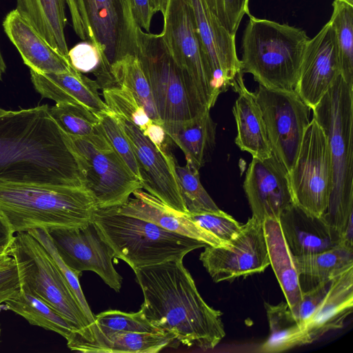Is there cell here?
<instances>
[{
  "label": "cell",
  "instance_id": "6da1fadb",
  "mask_svg": "<svg viewBox=\"0 0 353 353\" xmlns=\"http://www.w3.org/2000/svg\"><path fill=\"white\" fill-rule=\"evenodd\" d=\"M0 180L82 186L68 136L47 104L19 110L0 108Z\"/></svg>",
  "mask_w": 353,
  "mask_h": 353
},
{
  "label": "cell",
  "instance_id": "7a4b0ae2",
  "mask_svg": "<svg viewBox=\"0 0 353 353\" xmlns=\"http://www.w3.org/2000/svg\"><path fill=\"white\" fill-rule=\"evenodd\" d=\"M134 272L143 294L139 311L159 331L203 350L214 348L225 337L222 312L203 300L183 260Z\"/></svg>",
  "mask_w": 353,
  "mask_h": 353
},
{
  "label": "cell",
  "instance_id": "3957f363",
  "mask_svg": "<svg viewBox=\"0 0 353 353\" xmlns=\"http://www.w3.org/2000/svg\"><path fill=\"white\" fill-rule=\"evenodd\" d=\"M328 139L332 184L323 218L353 248V84L339 75L312 109Z\"/></svg>",
  "mask_w": 353,
  "mask_h": 353
},
{
  "label": "cell",
  "instance_id": "277c9868",
  "mask_svg": "<svg viewBox=\"0 0 353 353\" xmlns=\"http://www.w3.org/2000/svg\"><path fill=\"white\" fill-rule=\"evenodd\" d=\"M97 208L83 186L0 180V212L17 233L81 226L92 221Z\"/></svg>",
  "mask_w": 353,
  "mask_h": 353
},
{
  "label": "cell",
  "instance_id": "5b68a950",
  "mask_svg": "<svg viewBox=\"0 0 353 353\" xmlns=\"http://www.w3.org/2000/svg\"><path fill=\"white\" fill-rule=\"evenodd\" d=\"M242 38L243 73L267 88L294 90L307 43L306 32L250 14Z\"/></svg>",
  "mask_w": 353,
  "mask_h": 353
},
{
  "label": "cell",
  "instance_id": "8992f818",
  "mask_svg": "<svg viewBox=\"0 0 353 353\" xmlns=\"http://www.w3.org/2000/svg\"><path fill=\"white\" fill-rule=\"evenodd\" d=\"M92 221L112 249L114 257L125 261L133 270L183 260L190 252L207 245L150 221L121 214L117 207L97 208Z\"/></svg>",
  "mask_w": 353,
  "mask_h": 353
},
{
  "label": "cell",
  "instance_id": "52a82bcc",
  "mask_svg": "<svg viewBox=\"0 0 353 353\" xmlns=\"http://www.w3.org/2000/svg\"><path fill=\"white\" fill-rule=\"evenodd\" d=\"M76 34L92 43L103 63L110 66L137 55V29L131 0H65Z\"/></svg>",
  "mask_w": 353,
  "mask_h": 353
},
{
  "label": "cell",
  "instance_id": "ba28073f",
  "mask_svg": "<svg viewBox=\"0 0 353 353\" xmlns=\"http://www.w3.org/2000/svg\"><path fill=\"white\" fill-rule=\"evenodd\" d=\"M9 253L17 267L21 288L39 297L81 331L90 323L43 246L28 232H17Z\"/></svg>",
  "mask_w": 353,
  "mask_h": 353
},
{
  "label": "cell",
  "instance_id": "9c48e42d",
  "mask_svg": "<svg viewBox=\"0 0 353 353\" xmlns=\"http://www.w3.org/2000/svg\"><path fill=\"white\" fill-rule=\"evenodd\" d=\"M162 122L189 119L205 110L190 92L184 74L159 34L137 29V53Z\"/></svg>",
  "mask_w": 353,
  "mask_h": 353
},
{
  "label": "cell",
  "instance_id": "30bf717a",
  "mask_svg": "<svg viewBox=\"0 0 353 353\" xmlns=\"http://www.w3.org/2000/svg\"><path fill=\"white\" fill-rule=\"evenodd\" d=\"M170 54L183 71L196 101L210 110L219 97L190 10L183 0H170L160 34Z\"/></svg>",
  "mask_w": 353,
  "mask_h": 353
},
{
  "label": "cell",
  "instance_id": "8fae6325",
  "mask_svg": "<svg viewBox=\"0 0 353 353\" xmlns=\"http://www.w3.org/2000/svg\"><path fill=\"white\" fill-rule=\"evenodd\" d=\"M288 177L293 204L308 214L323 216L330 193L332 164L327 137L314 117Z\"/></svg>",
  "mask_w": 353,
  "mask_h": 353
},
{
  "label": "cell",
  "instance_id": "7c38bea8",
  "mask_svg": "<svg viewBox=\"0 0 353 353\" xmlns=\"http://www.w3.org/2000/svg\"><path fill=\"white\" fill-rule=\"evenodd\" d=\"M67 136L81 185L93 196L98 208L120 206L136 190L142 189L112 146L101 148L83 138Z\"/></svg>",
  "mask_w": 353,
  "mask_h": 353
},
{
  "label": "cell",
  "instance_id": "4fadbf2b",
  "mask_svg": "<svg viewBox=\"0 0 353 353\" xmlns=\"http://www.w3.org/2000/svg\"><path fill=\"white\" fill-rule=\"evenodd\" d=\"M254 93L272 154L289 172L310 121V108L294 90L272 89L259 85Z\"/></svg>",
  "mask_w": 353,
  "mask_h": 353
},
{
  "label": "cell",
  "instance_id": "5bb4252c",
  "mask_svg": "<svg viewBox=\"0 0 353 353\" xmlns=\"http://www.w3.org/2000/svg\"><path fill=\"white\" fill-rule=\"evenodd\" d=\"M199 260L215 283L263 272L270 264L263 222L251 216L228 245H206Z\"/></svg>",
  "mask_w": 353,
  "mask_h": 353
},
{
  "label": "cell",
  "instance_id": "9a60e30c",
  "mask_svg": "<svg viewBox=\"0 0 353 353\" xmlns=\"http://www.w3.org/2000/svg\"><path fill=\"white\" fill-rule=\"evenodd\" d=\"M48 232L59 255L70 268L81 272H94L110 288L117 292L120 291L123 279L112 263L114 253L93 221Z\"/></svg>",
  "mask_w": 353,
  "mask_h": 353
},
{
  "label": "cell",
  "instance_id": "2e32d148",
  "mask_svg": "<svg viewBox=\"0 0 353 353\" xmlns=\"http://www.w3.org/2000/svg\"><path fill=\"white\" fill-rule=\"evenodd\" d=\"M116 117L132 148L142 188L172 209L188 213L176 173L174 157L166 150H159L132 123Z\"/></svg>",
  "mask_w": 353,
  "mask_h": 353
},
{
  "label": "cell",
  "instance_id": "e0dca14e",
  "mask_svg": "<svg viewBox=\"0 0 353 353\" xmlns=\"http://www.w3.org/2000/svg\"><path fill=\"white\" fill-rule=\"evenodd\" d=\"M188 5L210 68L214 87L220 94L241 71L235 35L219 23L205 0H183Z\"/></svg>",
  "mask_w": 353,
  "mask_h": 353
},
{
  "label": "cell",
  "instance_id": "ac0fdd59",
  "mask_svg": "<svg viewBox=\"0 0 353 353\" xmlns=\"http://www.w3.org/2000/svg\"><path fill=\"white\" fill-rule=\"evenodd\" d=\"M243 189L252 217L263 222L267 218L279 219L293 204L288 172L272 154L268 158H252L245 173Z\"/></svg>",
  "mask_w": 353,
  "mask_h": 353
},
{
  "label": "cell",
  "instance_id": "d6986e66",
  "mask_svg": "<svg viewBox=\"0 0 353 353\" xmlns=\"http://www.w3.org/2000/svg\"><path fill=\"white\" fill-rule=\"evenodd\" d=\"M339 75L338 50L329 20L307 43L294 90L312 110Z\"/></svg>",
  "mask_w": 353,
  "mask_h": 353
},
{
  "label": "cell",
  "instance_id": "ffe728a7",
  "mask_svg": "<svg viewBox=\"0 0 353 353\" xmlns=\"http://www.w3.org/2000/svg\"><path fill=\"white\" fill-rule=\"evenodd\" d=\"M3 26L30 70L41 74L61 73L74 68L69 59L52 48L16 9L6 15Z\"/></svg>",
  "mask_w": 353,
  "mask_h": 353
},
{
  "label": "cell",
  "instance_id": "44dd1931",
  "mask_svg": "<svg viewBox=\"0 0 353 353\" xmlns=\"http://www.w3.org/2000/svg\"><path fill=\"white\" fill-rule=\"evenodd\" d=\"M68 348L85 353H156L176 341L165 332H117L108 334L74 331L66 339Z\"/></svg>",
  "mask_w": 353,
  "mask_h": 353
},
{
  "label": "cell",
  "instance_id": "7402d4cb",
  "mask_svg": "<svg viewBox=\"0 0 353 353\" xmlns=\"http://www.w3.org/2000/svg\"><path fill=\"white\" fill-rule=\"evenodd\" d=\"M30 77L35 90L44 98L56 103L82 105L98 117L111 111L101 99L96 81L74 68L61 73L41 74L30 70Z\"/></svg>",
  "mask_w": 353,
  "mask_h": 353
},
{
  "label": "cell",
  "instance_id": "603a6c76",
  "mask_svg": "<svg viewBox=\"0 0 353 353\" xmlns=\"http://www.w3.org/2000/svg\"><path fill=\"white\" fill-rule=\"evenodd\" d=\"M124 204L117 206L119 212L153 223L159 227L198 240L211 246H226L210 233L194 223L186 213L169 207L157 197L141 189L136 190Z\"/></svg>",
  "mask_w": 353,
  "mask_h": 353
},
{
  "label": "cell",
  "instance_id": "cb8c5ba5",
  "mask_svg": "<svg viewBox=\"0 0 353 353\" xmlns=\"http://www.w3.org/2000/svg\"><path fill=\"white\" fill-rule=\"evenodd\" d=\"M243 74L240 72L231 85L238 94L232 108L237 130L234 141L252 158L263 159L271 156L272 151L255 93L246 88Z\"/></svg>",
  "mask_w": 353,
  "mask_h": 353
},
{
  "label": "cell",
  "instance_id": "d4e9b609",
  "mask_svg": "<svg viewBox=\"0 0 353 353\" xmlns=\"http://www.w3.org/2000/svg\"><path fill=\"white\" fill-rule=\"evenodd\" d=\"M279 222L294 256L316 253L341 244L339 236L323 216L308 214L294 204L280 214Z\"/></svg>",
  "mask_w": 353,
  "mask_h": 353
},
{
  "label": "cell",
  "instance_id": "484cf974",
  "mask_svg": "<svg viewBox=\"0 0 353 353\" xmlns=\"http://www.w3.org/2000/svg\"><path fill=\"white\" fill-rule=\"evenodd\" d=\"M353 310V266L334 277L305 325L310 344L330 331L343 327Z\"/></svg>",
  "mask_w": 353,
  "mask_h": 353
},
{
  "label": "cell",
  "instance_id": "4316f807",
  "mask_svg": "<svg viewBox=\"0 0 353 353\" xmlns=\"http://www.w3.org/2000/svg\"><path fill=\"white\" fill-rule=\"evenodd\" d=\"M210 111L162 124L168 137L183 151L186 163L198 170L210 160L216 144V124Z\"/></svg>",
  "mask_w": 353,
  "mask_h": 353
},
{
  "label": "cell",
  "instance_id": "83f0119b",
  "mask_svg": "<svg viewBox=\"0 0 353 353\" xmlns=\"http://www.w3.org/2000/svg\"><path fill=\"white\" fill-rule=\"evenodd\" d=\"M263 229L270 265L292 312L301 301L303 292L294 255L284 238L279 219H265L263 221Z\"/></svg>",
  "mask_w": 353,
  "mask_h": 353
},
{
  "label": "cell",
  "instance_id": "f1b7e54d",
  "mask_svg": "<svg viewBox=\"0 0 353 353\" xmlns=\"http://www.w3.org/2000/svg\"><path fill=\"white\" fill-rule=\"evenodd\" d=\"M65 0H17V11L55 50L68 58Z\"/></svg>",
  "mask_w": 353,
  "mask_h": 353
},
{
  "label": "cell",
  "instance_id": "f546056e",
  "mask_svg": "<svg viewBox=\"0 0 353 353\" xmlns=\"http://www.w3.org/2000/svg\"><path fill=\"white\" fill-rule=\"evenodd\" d=\"M270 334L260 346L264 353H279L310 344L305 327L294 317L287 302L265 303Z\"/></svg>",
  "mask_w": 353,
  "mask_h": 353
},
{
  "label": "cell",
  "instance_id": "4dcf8cb0",
  "mask_svg": "<svg viewBox=\"0 0 353 353\" xmlns=\"http://www.w3.org/2000/svg\"><path fill=\"white\" fill-rule=\"evenodd\" d=\"M2 307L21 316L30 324L58 333L67 339L77 330L74 326L43 300L20 287Z\"/></svg>",
  "mask_w": 353,
  "mask_h": 353
},
{
  "label": "cell",
  "instance_id": "1f68e13d",
  "mask_svg": "<svg viewBox=\"0 0 353 353\" xmlns=\"http://www.w3.org/2000/svg\"><path fill=\"white\" fill-rule=\"evenodd\" d=\"M49 112L67 134L83 138L101 147H111L103 134L98 116L85 107L66 102L49 106Z\"/></svg>",
  "mask_w": 353,
  "mask_h": 353
},
{
  "label": "cell",
  "instance_id": "d6a6232c",
  "mask_svg": "<svg viewBox=\"0 0 353 353\" xmlns=\"http://www.w3.org/2000/svg\"><path fill=\"white\" fill-rule=\"evenodd\" d=\"M300 275L316 282L328 281L353 266V249L339 244L325 251L294 256Z\"/></svg>",
  "mask_w": 353,
  "mask_h": 353
},
{
  "label": "cell",
  "instance_id": "836d02e7",
  "mask_svg": "<svg viewBox=\"0 0 353 353\" xmlns=\"http://www.w3.org/2000/svg\"><path fill=\"white\" fill-rule=\"evenodd\" d=\"M110 70L116 85L130 90L143 105L150 118L162 125L148 80L138 57L127 54L112 63Z\"/></svg>",
  "mask_w": 353,
  "mask_h": 353
},
{
  "label": "cell",
  "instance_id": "e575fe53",
  "mask_svg": "<svg viewBox=\"0 0 353 353\" xmlns=\"http://www.w3.org/2000/svg\"><path fill=\"white\" fill-rule=\"evenodd\" d=\"M330 19L338 50L341 75L353 84V5L342 0H334Z\"/></svg>",
  "mask_w": 353,
  "mask_h": 353
},
{
  "label": "cell",
  "instance_id": "d590c367",
  "mask_svg": "<svg viewBox=\"0 0 353 353\" xmlns=\"http://www.w3.org/2000/svg\"><path fill=\"white\" fill-rule=\"evenodd\" d=\"M176 173L185 208L188 214L221 210L200 181L199 172L188 164L176 163Z\"/></svg>",
  "mask_w": 353,
  "mask_h": 353
},
{
  "label": "cell",
  "instance_id": "8d00e7d4",
  "mask_svg": "<svg viewBox=\"0 0 353 353\" xmlns=\"http://www.w3.org/2000/svg\"><path fill=\"white\" fill-rule=\"evenodd\" d=\"M76 331V330H75ZM79 333L97 332L108 334L117 332H162L153 326L139 310L124 312L117 310H107L94 315V323Z\"/></svg>",
  "mask_w": 353,
  "mask_h": 353
},
{
  "label": "cell",
  "instance_id": "74e56055",
  "mask_svg": "<svg viewBox=\"0 0 353 353\" xmlns=\"http://www.w3.org/2000/svg\"><path fill=\"white\" fill-rule=\"evenodd\" d=\"M102 91L104 102L110 110L132 123L142 132L153 122L143 105L128 89L114 85Z\"/></svg>",
  "mask_w": 353,
  "mask_h": 353
},
{
  "label": "cell",
  "instance_id": "f35d334b",
  "mask_svg": "<svg viewBox=\"0 0 353 353\" xmlns=\"http://www.w3.org/2000/svg\"><path fill=\"white\" fill-rule=\"evenodd\" d=\"M28 232L34 237L51 256L55 265L81 306L90 325L93 324L94 315L88 304L79 280L82 272L72 270L63 262L56 250L48 230L37 228L30 230Z\"/></svg>",
  "mask_w": 353,
  "mask_h": 353
},
{
  "label": "cell",
  "instance_id": "ab89813d",
  "mask_svg": "<svg viewBox=\"0 0 353 353\" xmlns=\"http://www.w3.org/2000/svg\"><path fill=\"white\" fill-rule=\"evenodd\" d=\"M103 134L113 150L123 160L132 174L141 182V176L131 144L112 111L99 117Z\"/></svg>",
  "mask_w": 353,
  "mask_h": 353
},
{
  "label": "cell",
  "instance_id": "60d3db41",
  "mask_svg": "<svg viewBox=\"0 0 353 353\" xmlns=\"http://www.w3.org/2000/svg\"><path fill=\"white\" fill-rule=\"evenodd\" d=\"M186 214L194 223L225 245L239 234L243 227V224L221 210L216 212Z\"/></svg>",
  "mask_w": 353,
  "mask_h": 353
},
{
  "label": "cell",
  "instance_id": "b9f144b4",
  "mask_svg": "<svg viewBox=\"0 0 353 353\" xmlns=\"http://www.w3.org/2000/svg\"><path fill=\"white\" fill-rule=\"evenodd\" d=\"M250 0H205L208 8L229 33L236 35L245 14H250Z\"/></svg>",
  "mask_w": 353,
  "mask_h": 353
},
{
  "label": "cell",
  "instance_id": "7bdbcfd3",
  "mask_svg": "<svg viewBox=\"0 0 353 353\" xmlns=\"http://www.w3.org/2000/svg\"><path fill=\"white\" fill-rule=\"evenodd\" d=\"M71 65L81 73L92 72L93 74L110 72V68L103 64L102 59L97 48L85 41L75 45L68 51Z\"/></svg>",
  "mask_w": 353,
  "mask_h": 353
},
{
  "label": "cell",
  "instance_id": "ee69618b",
  "mask_svg": "<svg viewBox=\"0 0 353 353\" xmlns=\"http://www.w3.org/2000/svg\"><path fill=\"white\" fill-rule=\"evenodd\" d=\"M331 280L320 282L307 291H303L297 307L292 312L294 317L305 327L325 295Z\"/></svg>",
  "mask_w": 353,
  "mask_h": 353
},
{
  "label": "cell",
  "instance_id": "f6af8a7d",
  "mask_svg": "<svg viewBox=\"0 0 353 353\" xmlns=\"http://www.w3.org/2000/svg\"><path fill=\"white\" fill-rule=\"evenodd\" d=\"M20 279L17 265L0 270V308L4 302L15 295L20 290Z\"/></svg>",
  "mask_w": 353,
  "mask_h": 353
},
{
  "label": "cell",
  "instance_id": "bcb514c9",
  "mask_svg": "<svg viewBox=\"0 0 353 353\" xmlns=\"http://www.w3.org/2000/svg\"><path fill=\"white\" fill-rule=\"evenodd\" d=\"M133 15L137 24L150 32L151 21L156 12L151 0H131Z\"/></svg>",
  "mask_w": 353,
  "mask_h": 353
},
{
  "label": "cell",
  "instance_id": "7dc6e473",
  "mask_svg": "<svg viewBox=\"0 0 353 353\" xmlns=\"http://www.w3.org/2000/svg\"><path fill=\"white\" fill-rule=\"evenodd\" d=\"M142 133L159 150H166L168 135L166 134L162 125L153 121Z\"/></svg>",
  "mask_w": 353,
  "mask_h": 353
},
{
  "label": "cell",
  "instance_id": "c3c4849f",
  "mask_svg": "<svg viewBox=\"0 0 353 353\" xmlns=\"http://www.w3.org/2000/svg\"><path fill=\"white\" fill-rule=\"evenodd\" d=\"M14 232L6 218L0 212V248L9 252Z\"/></svg>",
  "mask_w": 353,
  "mask_h": 353
},
{
  "label": "cell",
  "instance_id": "681fc988",
  "mask_svg": "<svg viewBox=\"0 0 353 353\" xmlns=\"http://www.w3.org/2000/svg\"><path fill=\"white\" fill-rule=\"evenodd\" d=\"M14 263L8 251L0 248V270L7 268Z\"/></svg>",
  "mask_w": 353,
  "mask_h": 353
},
{
  "label": "cell",
  "instance_id": "f907efd6",
  "mask_svg": "<svg viewBox=\"0 0 353 353\" xmlns=\"http://www.w3.org/2000/svg\"><path fill=\"white\" fill-rule=\"evenodd\" d=\"M156 12H161L163 16L166 14L170 0H151Z\"/></svg>",
  "mask_w": 353,
  "mask_h": 353
},
{
  "label": "cell",
  "instance_id": "816d5d0a",
  "mask_svg": "<svg viewBox=\"0 0 353 353\" xmlns=\"http://www.w3.org/2000/svg\"><path fill=\"white\" fill-rule=\"evenodd\" d=\"M6 63L4 62V60L3 59L1 50H0V79H1L2 74L5 72L6 71Z\"/></svg>",
  "mask_w": 353,
  "mask_h": 353
},
{
  "label": "cell",
  "instance_id": "f5cc1de1",
  "mask_svg": "<svg viewBox=\"0 0 353 353\" xmlns=\"http://www.w3.org/2000/svg\"><path fill=\"white\" fill-rule=\"evenodd\" d=\"M342 1H344L350 5H353V0H342Z\"/></svg>",
  "mask_w": 353,
  "mask_h": 353
},
{
  "label": "cell",
  "instance_id": "db71d44e",
  "mask_svg": "<svg viewBox=\"0 0 353 353\" xmlns=\"http://www.w3.org/2000/svg\"><path fill=\"white\" fill-rule=\"evenodd\" d=\"M0 335H1V328H0Z\"/></svg>",
  "mask_w": 353,
  "mask_h": 353
}]
</instances>
